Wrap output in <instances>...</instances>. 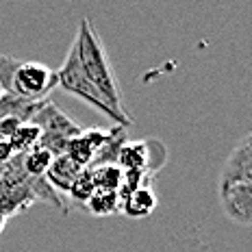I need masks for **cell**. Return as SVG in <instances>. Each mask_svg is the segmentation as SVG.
I'll return each mask as SVG.
<instances>
[{
  "mask_svg": "<svg viewBox=\"0 0 252 252\" xmlns=\"http://www.w3.org/2000/svg\"><path fill=\"white\" fill-rule=\"evenodd\" d=\"M65 155L70 157L76 165L89 167L92 165V159H94V148L89 146V141L83 137V135H78V137L70 139V144H67V148H65Z\"/></svg>",
  "mask_w": 252,
  "mask_h": 252,
  "instance_id": "15",
  "label": "cell"
},
{
  "mask_svg": "<svg viewBox=\"0 0 252 252\" xmlns=\"http://www.w3.org/2000/svg\"><path fill=\"white\" fill-rule=\"evenodd\" d=\"M94 191H96V185H94L92 170L85 167V170L81 172V176L74 181V185L70 187V191H67V193H70L72 200H76L78 204H83V207H85V202L94 196Z\"/></svg>",
  "mask_w": 252,
  "mask_h": 252,
  "instance_id": "16",
  "label": "cell"
},
{
  "mask_svg": "<svg viewBox=\"0 0 252 252\" xmlns=\"http://www.w3.org/2000/svg\"><path fill=\"white\" fill-rule=\"evenodd\" d=\"M52 159H55V157L46 148H41V146H35V148H31L29 152H24L22 167H24L26 176H46Z\"/></svg>",
  "mask_w": 252,
  "mask_h": 252,
  "instance_id": "12",
  "label": "cell"
},
{
  "mask_svg": "<svg viewBox=\"0 0 252 252\" xmlns=\"http://www.w3.org/2000/svg\"><path fill=\"white\" fill-rule=\"evenodd\" d=\"M83 170H85V167L76 165L67 155H59V157L52 159L48 172H46V181H48L57 191H65L67 193L70 191V187L74 185V181L81 176Z\"/></svg>",
  "mask_w": 252,
  "mask_h": 252,
  "instance_id": "8",
  "label": "cell"
},
{
  "mask_svg": "<svg viewBox=\"0 0 252 252\" xmlns=\"http://www.w3.org/2000/svg\"><path fill=\"white\" fill-rule=\"evenodd\" d=\"M148 163H150V141H126L118 155V165L122 170H144L148 172Z\"/></svg>",
  "mask_w": 252,
  "mask_h": 252,
  "instance_id": "9",
  "label": "cell"
},
{
  "mask_svg": "<svg viewBox=\"0 0 252 252\" xmlns=\"http://www.w3.org/2000/svg\"><path fill=\"white\" fill-rule=\"evenodd\" d=\"M31 124H37L41 128V133H52V135H59V137H65V139L78 137L83 130L74 120H70L55 102H50V100L41 102L39 111L35 113V118L31 120Z\"/></svg>",
  "mask_w": 252,
  "mask_h": 252,
  "instance_id": "6",
  "label": "cell"
},
{
  "mask_svg": "<svg viewBox=\"0 0 252 252\" xmlns=\"http://www.w3.org/2000/svg\"><path fill=\"white\" fill-rule=\"evenodd\" d=\"M57 89V72L39 61H18L9 89L4 94H13L31 102L48 100V94Z\"/></svg>",
  "mask_w": 252,
  "mask_h": 252,
  "instance_id": "3",
  "label": "cell"
},
{
  "mask_svg": "<svg viewBox=\"0 0 252 252\" xmlns=\"http://www.w3.org/2000/svg\"><path fill=\"white\" fill-rule=\"evenodd\" d=\"M20 124H24V122H20L18 118H0V139L9 141L13 137L15 130H18Z\"/></svg>",
  "mask_w": 252,
  "mask_h": 252,
  "instance_id": "17",
  "label": "cell"
},
{
  "mask_svg": "<svg viewBox=\"0 0 252 252\" xmlns=\"http://www.w3.org/2000/svg\"><path fill=\"white\" fill-rule=\"evenodd\" d=\"M72 46L76 48L78 63H81L87 78L100 89V94L115 109H122L124 111L122 96H120V85H118V81H115L109 55H107V50H104L100 35L96 33V29H94L87 18H83L81 24H78L76 37H74V44Z\"/></svg>",
  "mask_w": 252,
  "mask_h": 252,
  "instance_id": "1",
  "label": "cell"
},
{
  "mask_svg": "<svg viewBox=\"0 0 252 252\" xmlns=\"http://www.w3.org/2000/svg\"><path fill=\"white\" fill-rule=\"evenodd\" d=\"M220 202L228 220L241 226L252 224V183H233V185H218Z\"/></svg>",
  "mask_w": 252,
  "mask_h": 252,
  "instance_id": "4",
  "label": "cell"
},
{
  "mask_svg": "<svg viewBox=\"0 0 252 252\" xmlns=\"http://www.w3.org/2000/svg\"><path fill=\"white\" fill-rule=\"evenodd\" d=\"M2 172H4V163H0V178H2Z\"/></svg>",
  "mask_w": 252,
  "mask_h": 252,
  "instance_id": "19",
  "label": "cell"
},
{
  "mask_svg": "<svg viewBox=\"0 0 252 252\" xmlns=\"http://www.w3.org/2000/svg\"><path fill=\"white\" fill-rule=\"evenodd\" d=\"M89 170H92L94 185H96L98 191H120L124 181V170L118 163L89 167Z\"/></svg>",
  "mask_w": 252,
  "mask_h": 252,
  "instance_id": "11",
  "label": "cell"
},
{
  "mask_svg": "<svg viewBox=\"0 0 252 252\" xmlns=\"http://www.w3.org/2000/svg\"><path fill=\"white\" fill-rule=\"evenodd\" d=\"M233 183H252V135H244L235 144L220 172L218 185H233Z\"/></svg>",
  "mask_w": 252,
  "mask_h": 252,
  "instance_id": "5",
  "label": "cell"
},
{
  "mask_svg": "<svg viewBox=\"0 0 252 252\" xmlns=\"http://www.w3.org/2000/svg\"><path fill=\"white\" fill-rule=\"evenodd\" d=\"M157 204H159V200H157L155 189L148 187V185H141L122 198L120 211L124 215H128V218L139 220V218H148V215L157 209Z\"/></svg>",
  "mask_w": 252,
  "mask_h": 252,
  "instance_id": "7",
  "label": "cell"
},
{
  "mask_svg": "<svg viewBox=\"0 0 252 252\" xmlns=\"http://www.w3.org/2000/svg\"><path fill=\"white\" fill-rule=\"evenodd\" d=\"M57 87H61L65 94H70V96L78 98V100L87 102L92 109H96V111H100L102 115H107L113 124L124 126V128L128 124H133V118H130L126 111H122V109H115L113 104L100 94V89L87 78V74L81 67V63H78L74 46H72L70 52H67L63 65L57 70Z\"/></svg>",
  "mask_w": 252,
  "mask_h": 252,
  "instance_id": "2",
  "label": "cell"
},
{
  "mask_svg": "<svg viewBox=\"0 0 252 252\" xmlns=\"http://www.w3.org/2000/svg\"><path fill=\"white\" fill-rule=\"evenodd\" d=\"M120 193L118 191H94V196L85 202V209L92 215H113L120 213Z\"/></svg>",
  "mask_w": 252,
  "mask_h": 252,
  "instance_id": "13",
  "label": "cell"
},
{
  "mask_svg": "<svg viewBox=\"0 0 252 252\" xmlns=\"http://www.w3.org/2000/svg\"><path fill=\"white\" fill-rule=\"evenodd\" d=\"M41 102H31L24 98H18L13 94H2L0 96V118H18L20 122H31L35 113L39 111Z\"/></svg>",
  "mask_w": 252,
  "mask_h": 252,
  "instance_id": "10",
  "label": "cell"
},
{
  "mask_svg": "<svg viewBox=\"0 0 252 252\" xmlns=\"http://www.w3.org/2000/svg\"><path fill=\"white\" fill-rule=\"evenodd\" d=\"M39 137H41V128L37 124H31V122H24L18 126V130L13 133V137L9 139V144L13 146L15 155H24L29 152L31 148L39 144Z\"/></svg>",
  "mask_w": 252,
  "mask_h": 252,
  "instance_id": "14",
  "label": "cell"
},
{
  "mask_svg": "<svg viewBox=\"0 0 252 252\" xmlns=\"http://www.w3.org/2000/svg\"><path fill=\"white\" fill-rule=\"evenodd\" d=\"M15 157V150H13V146L9 144V141H4V139H0V163H9Z\"/></svg>",
  "mask_w": 252,
  "mask_h": 252,
  "instance_id": "18",
  "label": "cell"
}]
</instances>
